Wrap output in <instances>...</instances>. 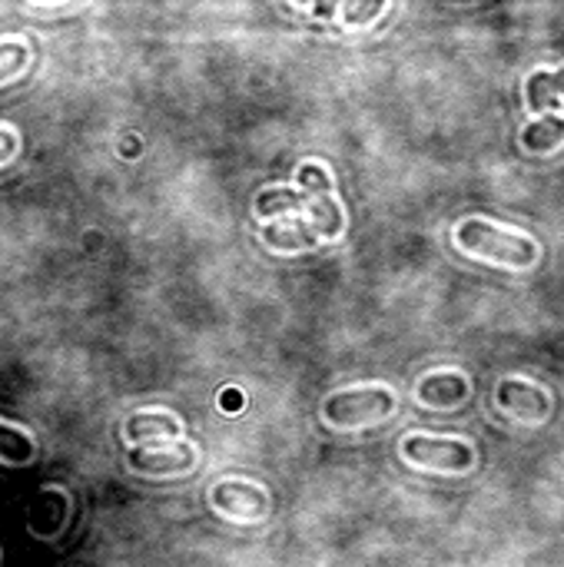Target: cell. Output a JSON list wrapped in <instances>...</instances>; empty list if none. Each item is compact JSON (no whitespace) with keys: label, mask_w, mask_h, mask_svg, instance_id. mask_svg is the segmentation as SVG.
<instances>
[{"label":"cell","mask_w":564,"mask_h":567,"mask_svg":"<svg viewBox=\"0 0 564 567\" xmlns=\"http://www.w3.org/2000/svg\"><path fill=\"white\" fill-rule=\"evenodd\" d=\"M176 432H180V422L166 412H143V415H133L126 422L130 442H143V439H156V435H176Z\"/></svg>","instance_id":"obj_11"},{"label":"cell","mask_w":564,"mask_h":567,"mask_svg":"<svg viewBox=\"0 0 564 567\" xmlns=\"http://www.w3.org/2000/svg\"><path fill=\"white\" fill-rule=\"evenodd\" d=\"M296 209H309V196L289 186H273L266 193H259L256 199V213L259 216H279V213H296Z\"/></svg>","instance_id":"obj_9"},{"label":"cell","mask_w":564,"mask_h":567,"mask_svg":"<svg viewBox=\"0 0 564 567\" xmlns=\"http://www.w3.org/2000/svg\"><path fill=\"white\" fill-rule=\"evenodd\" d=\"M564 96V66L562 70H539L529 80V103L535 113H545L548 106H555V96Z\"/></svg>","instance_id":"obj_8"},{"label":"cell","mask_w":564,"mask_h":567,"mask_svg":"<svg viewBox=\"0 0 564 567\" xmlns=\"http://www.w3.org/2000/svg\"><path fill=\"white\" fill-rule=\"evenodd\" d=\"M27 66V47L20 40H7L0 43V83L13 73H20Z\"/></svg>","instance_id":"obj_13"},{"label":"cell","mask_w":564,"mask_h":567,"mask_svg":"<svg viewBox=\"0 0 564 567\" xmlns=\"http://www.w3.org/2000/svg\"><path fill=\"white\" fill-rule=\"evenodd\" d=\"M299 183H302V193L309 196V216H312V226L319 229V236L326 239H336L342 233V209L329 189V176L322 166L309 163L299 169Z\"/></svg>","instance_id":"obj_3"},{"label":"cell","mask_w":564,"mask_h":567,"mask_svg":"<svg viewBox=\"0 0 564 567\" xmlns=\"http://www.w3.org/2000/svg\"><path fill=\"white\" fill-rule=\"evenodd\" d=\"M455 239H459V246L465 252L492 259V262H502V266H512V269H529V266L539 262V246L525 233L495 226V223L479 219V216L465 219L455 229Z\"/></svg>","instance_id":"obj_1"},{"label":"cell","mask_w":564,"mask_h":567,"mask_svg":"<svg viewBox=\"0 0 564 567\" xmlns=\"http://www.w3.org/2000/svg\"><path fill=\"white\" fill-rule=\"evenodd\" d=\"M382 10H386V3H369V7H362V3H342V17H346L349 27H366Z\"/></svg>","instance_id":"obj_14"},{"label":"cell","mask_w":564,"mask_h":567,"mask_svg":"<svg viewBox=\"0 0 564 567\" xmlns=\"http://www.w3.org/2000/svg\"><path fill=\"white\" fill-rule=\"evenodd\" d=\"M396 412V392L386 385H359V389H346L326 399L322 415L329 425L339 429H359V425H372L379 419H389Z\"/></svg>","instance_id":"obj_2"},{"label":"cell","mask_w":564,"mask_h":567,"mask_svg":"<svg viewBox=\"0 0 564 567\" xmlns=\"http://www.w3.org/2000/svg\"><path fill=\"white\" fill-rule=\"evenodd\" d=\"M319 229L309 223V219H283L279 226H269L266 229V239L269 246H283V249H306V246H316L319 239Z\"/></svg>","instance_id":"obj_7"},{"label":"cell","mask_w":564,"mask_h":567,"mask_svg":"<svg viewBox=\"0 0 564 567\" xmlns=\"http://www.w3.org/2000/svg\"><path fill=\"white\" fill-rule=\"evenodd\" d=\"M402 452L416 465L445 468V472H465L472 465V445L462 439H429V435H409L402 442Z\"/></svg>","instance_id":"obj_4"},{"label":"cell","mask_w":564,"mask_h":567,"mask_svg":"<svg viewBox=\"0 0 564 567\" xmlns=\"http://www.w3.org/2000/svg\"><path fill=\"white\" fill-rule=\"evenodd\" d=\"M562 140L564 120L558 113H548V116H542L539 123H532V126L522 130V143H525L529 150H535V153H548V150H555Z\"/></svg>","instance_id":"obj_10"},{"label":"cell","mask_w":564,"mask_h":567,"mask_svg":"<svg viewBox=\"0 0 564 567\" xmlns=\"http://www.w3.org/2000/svg\"><path fill=\"white\" fill-rule=\"evenodd\" d=\"M33 458V439L13 425L0 422V462L7 465H27Z\"/></svg>","instance_id":"obj_12"},{"label":"cell","mask_w":564,"mask_h":567,"mask_svg":"<svg viewBox=\"0 0 564 567\" xmlns=\"http://www.w3.org/2000/svg\"><path fill=\"white\" fill-rule=\"evenodd\" d=\"M17 153V133L10 126H0V166Z\"/></svg>","instance_id":"obj_15"},{"label":"cell","mask_w":564,"mask_h":567,"mask_svg":"<svg viewBox=\"0 0 564 567\" xmlns=\"http://www.w3.org/2000/svg\"><path fill=\"white\" fill-rule=\"evenodd\" d=\"M130 465L136 472H146V475H170V472H186L193 465V449L189 445H180V449H170V452H146V449H136L130 452Z\"/></svg>","instance_id":"obj_6"},{"label":"cell","mask_w":564,"mask_h":567,"mask_svg":"<svg viewBox=\"0 0 564 567\" xmlns=\"http://www.w3.org/2000/svg\"><path fill=\"white\" fill-rule=\"evenodd\" d=\"M419 402L429 409H452L462 405L469 399V379L455 369H442V372H429L419 389H416Z\"/></svg>","instance_id":"obj_5"}]
</instances>
